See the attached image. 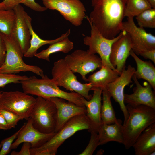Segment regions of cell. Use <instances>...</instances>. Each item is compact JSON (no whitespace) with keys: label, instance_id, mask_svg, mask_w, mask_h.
<instances>
[{"label":"cell","instance_id":"1","mask_svg":"<svg viewBox=\"0 0 155 155\" xmlns=\"http://www.w3.org/2000/svg\"><path fill=\"white\" fill-rule=\"evenodd\" d=\"M126 0H91L92 11L86 16L106 38H113L121 31Z\"/></svg>","mask_w":155,"mask_h":155},{"label":"cell","instance_id":"2","mask_svg":"<svg viewBox=\"0 0 155 155\" xmlns=\"http://www.w3.org/2000/svg\"><path fill=\"white\" fill-rule=\"evenodd\" d=\"M23 92L26 94L49 99L59 98L71 102L80 106H85L83 97L74 92H68L60 89L52 79L46 75L40 79L33 76L21 80L20 83Z\"/></svg>","mask_w":155,"mask_h":155},{"label":"cell","instance_id":"3","mask_svg":"<svg viewBox=\"0 0 155 155\" xmlns=\"http://www.w3.org/2000/svg\"><path fill=\"white\" fill-rule=\"evenodd\" d=\"M129 116L123 125L124 145L126 149L132 146L146 128L155 123V109L142 105L126 106Z\"/></svg>","mask_w":155,"mask_h":155},{"label":"cell","instance_id":"4","mask_svg":"<svg viewBox=\"0 0 155 155\" xmlns=\"http://www.w3.org/2000/svg\"><path fill=\"white\" fill-rule=\"evenodd\" d=\"M89 121L85 114L76 116L69 120L50 139L41 146L30 148L33 155H55L59 148L78 131L88 130Z\"/></svg>","mask_w":155,"mask_h":155},{"label":"cell","instance_id":"5","mask_svg":"<svg viewBox=\"0 0 155 155\" xmlns=\"http://www.w3.org/2000/svg\"><path fill=\"white\" fill-rule=\"evenodd\" d=\"M3 37L6 47V54L5 61L0 67V72L16 74L21 72L30 71L41 77L44 76L43 70L39 67L25 63L21 47L13 37L3 36Z\"/></svg>","mask_w":155,"mask_h":155},{"label":"cell","instance_id":"6","mask_svg":"<svg viewBox=\"0 0 155 155\" xmlns=\"http://www.w3.org/2000/svg\"><path fill=\"white\" fill-rule=\"evenodd\" d=\"M51 74L52 79L58 86L76 92L87 100L91 98L92 96L89 94L92 87L90 83L82 84L79 82L64 59L54 62Z\"/></svg>","mask_w":155,"mask_h":155},{"label":"cell","instance_id":"7","mask_svg":"<svg viewBox=\"0 0 155 155\" xmlns=\"http://www.w3.org/2000/svg\"><path fill=\"white\" fill-rule=\"evenodd\" d=\"M56 111V106L52 101L37 96L30 116L33 127L43 133L54 132Z\"/></svg>","mask_w":155,"mask_h":155},{"label":"cell","instance_id":"8","mask_svg":"<svg viewBox=\"0 0 155 155\" xmlns=\"http://www.w3.org/2000/svg\"><path fill=\"white\" fill-rule=\"evenodd\" d=\"M36 100L33 96L23 92H0V109L11 111L27 120Z\"/></svg>","mask_w":155,"mask_h":155},{"label":"cell","instance_id":"9","mask_svg":"<svg viewBox=\"0 0 155 155\" xmlns=\"http://www.w3.org/2000/svg\"><path fill=\"white\" fill-rule=\"evenodd\" d=\"M91 28L90 35L83 39L84 44L89 47L87 51L90 53L99 55L102 61V65H107L116 70L109 61L111 47L113 44L121 38L126 32L123 30L115 37L109 39L104 37L89 20L87 19Z\"/></svg>","mask_w":155,"mask_h":155},{"label":"cell","instance_id":"10","mask_svg":"<svg viewBox=\"0 0 155 155\" xmlns=\"http://www.w3.org/2000/svg\"><path fill=\"white\" fill-rule=\"evenodd\" d=\"M64 59L73 72L80 74L86 82L87 74L100 68L102 65L100 57L87 51L81 49L75 50L66 55Z\"/></svg>","mask_w":155,"mask_h":155},{"label":"cell","instance_id":"11","mask_svg":"<svg viewBox=\"0 0 155 155\" xmlns=\"http://www.w3.org/2000/svg\"><path fill=\"white\" fill-rule=\"evenodd\" d=\"M47 9L59 11L65 19L75 26H80L86 10L80 0H42Z\"/></svg>","mask_w":155,"mask_h":155},{"label":"cell","instance_id":"12","mask_svg":"<svg viewBox=\"0 0 155 155\" xmlns=\"http://www.w3.org/2000/svg\"><path fill=\"white\" fill-rule=\"evenodd\" d=\"M121 31L125 30L129 35L132 44V50L137 55L146 50L155 49V36L147 32L144 28L138 27L133 18L127 17L123 22Z\"/></svg>","mask_w":155,"mask_h":155},{"label":"cell","instance_id":"13","mask_svg":"<svg viewBox=\"0 0 155 155\" xmlns=\"http://www.w3.org/2000/svg\"><path fill=\"white\" fill-rule=\"evenodd\" d=\"M135 71L134 67L130 65H128L119 76L114 81L109 83L106 88L111 97L119 104L122 111L124 117V124L127 121L129 113L124 102V90L126 86L132 82L131 79Z\"/></svg>","mask_w":155,"mask_h":155},{"label":"cell","instance_id":"14","mask_svg":"<svg viewBox=\"0 0 155 155\" xmlns=\"http://www.w3.org/2000/svg\"><path fill=\"white\" fill-rule=\"evenodd\" d=\"M20 128V130L15 142L12 144L11 150L16 149L21 143H30L31 148H37L42 146L50 139L56 133H43L33 126L32 119L29 117Z\"/></svg>","mask_w":155,"mask_h":155},{"label":"cell","instance_id":"15","mask_svg":"<svg viewBox=\"0 0 155 155\" xmlns=\"http://www.w3.org/2000/svg\"><path fill=\"white\" fill-rule=\"evenodd\" d=\"M132 79L136 86L133 89V93L124 94L125 104L132 106L144 105L155 109V92L151 85L144 82L142 86L134 74Z\"/></svg>","mask_w":155,"mask_h":155},{"label":"cell","instance_id":"16","mask_svg":"<svg viewBox=\"0 0 155 155\" xmlns=\"http://www.w3.org/2000/svg\"><path fill=\"white\" fill-rule=\"evenodd\" d=\"M132 48L130 36L126 32L112 45L109 61L119 75L125 69L126 61Z\"/></svg>","mask_w":155,"mask_h":155},{"label":"cell","instance_id":"17","mask_svg":"<svg viewBox=\"0 0 155 155\" xmlns=\"http://www.w3.org/2000/svg\"><path fill=\"white\" fill-rule=\"evenodd\" d=\"M55 104L57 109L54 132H58L69 120L78 115L86 113L85 106L75 104L59 98L49 99Z\"/></svg>","mask_w":155,"mask_h":155},{"label":"cell","instance_id":"18","mask_svg":"<svg viewBox=\"0 0 155 155\" xmlns=\"http://www.w3.org/2000/svg\"><path fill=\"white\" fill-rule=\"evenodd\" d=\"M103 89L99 88L91 90L93 94L91 99L87 100L84 98L83 102L86 109V115L89 121L90 128L89 132L98 133V129L102 124L101 116L102 106L101 95Z\"/></svg>","mask_w":155,"mask_h":155},{"label":"cell","instance_id":"19","mask_svg":"<svg viewBox=\"0 0 155 155\" xmlns=\"http://www.w3.org/2000/svg\"><path fill=\"white\" fill-rule=\"evenodd\" d=\"M13 9L16 14V19L11 36L18 42L24 55L30 46L31 36L25 18V11L20 4Z\"/></svg>","mask_w":155,"mask_h":155},{"label":"cell","instance_id":"20","mask_svg":"<svg viewBox=\"0 0 155 155\" xmlns=\"http://www.w3.org/2000/svg\"><path fill=\"white\" fill-rule=\"evenodd\" d=\"M132 147L136 155H150L155 151V123L142 132Z\"/></svg>","mask_w":155,"mask_h":155},{"label":"cell","instance_id":"21","mask_svg":"<svg viewBox=\"0 0 155 155\" xmlns=\"http://www.w3.org/2000/svg\"><path fill=\"white\" fill-rule=\"evenodd\" d=\"M122 121L117 119L115 123L111 124L102 123L98 132L99 137V145L104 144L109 142L124 143Z\"/></svg>","mask_w":155,"mask_h":155},{"label":"cell","instance_id":"22","mask_svg":"<svg viewBox=\"0 0 155 155\" xmlns=\"http://www.w3.org/2000/svg\"><path fill=\"white\" fill-rule=\"evenodd\" d=\"M25 16L31 36L30 46L24 55V56L25 57H33L36 53L38 49L42 46L48 44H50L62 40L68 37L70 34V30L69 29L65 33L62 34L60 37L56 39L51 40L42 39L34 31L32 26L31 18L26 12Z\"/></svg>","mask_w":155,"mask_h":155},{"label":"cell","instance_id":"23","mask_svg":"<svg viewBox=\"0 0 155 155\" xmlns=\"http://www.w3.org/2000/svg\"><path fill=\"white\" fill-rule=\"evenodd\" d=\"M119 73L107 65H102L100 69L90 75L87 82L90 83L92 89L99 88L103 89L109 83L115 80Z\"/></svg>","mask_w":155,"mask_h":155},{"label":"cell","instance_id":"24","mask_svg":"<svg viewBox=\"0 0 155 155\" xmlns=\"http://www.w3.org/2000/svg\"><path fill=\"white\" fill-rule=\"evenodd\" d=\"M130 55L134 59L137 66V70L134 74L138 80L142 79L146 80L155 90V67L150 61H144L140 59L132 49Z\"/></svg>","mask_w":155,"mask_h":155},{"label":"cell","instance_id":"25","mask_svg":"<svg viewBox=\"0 0 155 155\" xmlns=\"http://www.w3.org/2000/svg\"><path fill=\"white\" fill-rule=\"evenodd\" d=\"M73 47V43L67 37L50 44L47 49L43 50L39 53H36L34 56L50 62L49 57L51 54L58 52L67 53L72 50Z\"/></svg>","mask_w":155,"mask_h":155},{"label":"cell","instance_id":"26","mask_svg":"<svg viewBox=\"0 0 155 155\" xmlns=\"http://www.w3.org/2000/svg\"><path fill=\"white\" fill-rule=\"evenodd\" d=\"M102 105L101 116L102 123L111 124L117 120L111 101V97L106 88L102 91Z\"/></svg>","mask_w":155,"mask_h":155},{"label":"cell","instance_id":"27","mask_svg":"<svg viewBox=\"0 0 155 155\" xmlns=\"http://www.w3.org/2000/svg\"><path fill=\"white\" fill-rule=\"evenodd\" d=\"M16 19L13 9H0V33L4 36H11Z\"/></svg>","mask_w":155,"mask_h":155},{"label":"cell","instance_id":"28","mask_svg":"<svg viewBox=\"0 0 155 155\" xmlns=\"http://www.w3.org/2000/svg\"><path fill=\"white\" fill-rule=\"evenodd\" d=\"M150 8H152L146 0H126L124 16L134 18Z\"/></svg>","mask_w":155,"mask_h":155},{"label":"cell","instance_id":"29","mask_svg":"<svg viewBox=\"0 0 155 155\" xmlns=\"http://www.w3.org/2000/svg\"><path fill=\"white\" fill-rule=\"evenodd\" d=\"M135 18L139 27L155 28V9H147L136 16Z\"/></svg>","mask_w":155,"mask_h":155},{"label":"cell","instance_id":"30","mask_svg":"<svg viewBox=\"0 0 155 155\" xmlns=\"http://www.w3.org/2000/svg\"><path fill=\"white\" fill-rule=\"evenodd\" d=\"M28 77L26 75L6 74L0 72V88L3 87L10 83H20L21 80Z\"/></svg>","mask_w":155,"mask_h":155},{"label":"cell","instance_id":"31","mask_svg":"<svg viewBox=\"0 0 155 155\" xmlns=\"http://www.w3.org/2000/svg\"><path fill=\"white\" fill-rule=\"evenodd\" d=\"M89 143L84 150L79 155H92L99 146V137L98 133L92 131Z\"/></svg>","mask_w":155,"mask_h":155},{"label":"cell","instance_id":"32","mask_svg":"<svg viewBox=\"0 0 155 155\" xmlns=\"http://www.w3.org/2000/svg\"><path fill=\"white\" fill-rule=\"evenodd\" d=\"M0 113L4 117L10 129L14 128L18 123L23 119L19 115L9 111L0 109Z\"/></svg>","mask_w":155,"mask_h":155},{"label":"cell","instance_id":"33","mask_svg":"<svg viewBox=\"0 0 155 155\" xmlns=\"http://www.w3.org/2000/svg\"><path fill=\"white\" fill-rule=\"evenodd\" d=\"M20 130V128L12 135L1 142L2 146L0 150V155H6L10 152L11 146L14 140L17 138Z\"/></svg>","mask_w":155,"mask_h":155},{"label":"cell","instance_id":"34","mask_svg":"<svg viewBox=\"0 0 155 155\" xmlns=\"http://www.w3.org/2000/svg\"><path fill=\"white\" fill-rule=\"evenodd\" d=\"M21 3L37 11L42 12L47 9L45 7L42 6L36 2L35 0H22Z\"/></svg>","mask_w":155,"mask_h":155},{"label":"cell","instance_id":"35","mask_svg":"<svg viewBox=\"0 0 155 155\" xmlns=\"http://www.w3.org/2000/svg\"><path fill=\"white\" fill-rule=\"evenodd\" d=\"M6 54V47L3 35L0 33V67L5 61Z\"/></svg>","mask_w":155,"mask_h":155},{"label":"cell","instance_id":"36","mask_svg":"<svg viewBox=\"0 0 155 155\" xmlns=\"http://www.w3.org/2000/svg\"><path fill=\"white\" fill-rule=\"evenodd\" d=\"M23 145L20 151H12L11 153V155H31L30 150L31 148V144L28 142L23 143Z\"/></svg>","mask_w":155,"mask_h":155},{"label":"cell","instance_id":"37","mask_svg":"<svg viewBox=\"0 0 155 155\" xmlns=\"http://www.w3.org/2000/svg\"><path fill=\"white\" fill-rule=\"evenodd\" d=\"M22 0H3L2 2L4 4L5 9H13L21 2Z\"/></svg>","mask_w":155,"mask_h":155},{"label":"cell","instance_id":"38","mask_svg":"<svg viewBox=\"0 0 155 155\" xmlns=\"http://www.w3.org/2000/svg\"><path fill=\"white\" fill-rule=\"evenodd\" d=\"M140 55L144 59L150 60L155 64V49L146 50L141 53Z\"/></svg>","mask_w":155,"mask_h":155},{"label":"cell","instance_id":"39","mask_svg":"<svg viewBox=\"0 0 155 155\" xmlns=\"http://www.w3.org/2000/svg\"><path fill=\"white\" fill-rule=\"evenodd\" d=\"M9 129V126L3 116L0 113V129Z\"/></svg>","mask_w":155,"mask_h":155},{"label":"cell","instance_id":"40","mask_svg":"<svg viewBox=\"0 0 155 155\" xmlns=\"http://www.w3.org/2000/svg\"><path fill=\"white\" fill-rule=\"evenodd\" d=\"M150 4L151 7L155 9V0H146Z\"/></svg>","mask_w":155,"mask_h":155},{"label":"cell","instance_id":"41","mask_svg":"<svg viewBox=\"0 0 155 155\" xmlns=\"http://www.w3.org/2000/svg\"><path fill=\"white\" fill-rule=\"evenodd\" d=\"M104 152V150H103L101 149L97 152L96 154L102 155L103 154Z\"/></svg>","mask_w":155,"mask_h":155},{"label":"cell","instance_id":"42","mask_svg":"<svg viewBox=\"0 0 155 155\" xmlns=\"http://www.w3.org/2000/svg\"><path fill=\"white\" fill-rule=\"evenodd\" d=\"M0 9H5V8L4 4L2 2H0Z\"/></svg>","mask_w":155,"mask_h":155},{"label":"cell","instance_id":"43","mask_svg":"<svg viewBox=\"0 0 155 155\" xmlns=\"http://www.w3.org/2000/svg\"><path fill=\"white\" fill-rule=\"evenodd\" d=\"M155 151H154L152 152L150 155H154L155 154Z\"/></svg>","mask_w":155,"mask_h":155},{"label":"cell","instance_id":"44","mask_svg":"<svg viewBox=\"0 0 155 155\" xmlns=\"http://www.w3.org/2000/svg\"><path fill=\"white\" fill-rule=\"evenodd\" d=\"M2 146V144L1 143H0V150L1 149Z\"/></svg>","mask_w":155,"mask_h":155}]
</instances>
